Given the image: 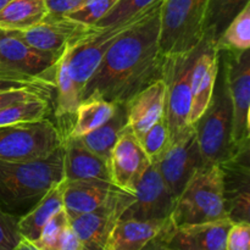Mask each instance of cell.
Returning a JSON list of instances; mask_svg holds the SVG:
<instances>
[{"mask_svg":"<svg viewBox=\"0 0 250 250\" xmlns=\"http://www.w3.org/2000/svg\"><path fill=\"white\" fill-rule=\"evenodd\" d=\"M232 104V143L234 151L249 146L250 51L219 49Z\"/></svg>","mask_w":250,"mask_h":250,"instance_id":"7","label":"cell"},{"mask_svg":"<svg viewBox=\"0 0 250 250\" xmlns=\"http://www.w3.org/2000/svg\"><path fill=\"white\" fill-rule=\"evenodd\" d=\"M61 181L62 146L43 158L0 161V208L20 219Z\"/></svg>","mask_w":250,"mask_h":250,"instance_id":"2","label":"cell"},{"mask_svg":"<svg viewBox=\"0 0 250 250\" xmlns=\"http://www.w3.org/2000/svg\"><path fill=\"white\" fill-rule=\"evenodd\" d=\"M165 82L161 78L141 90L126 104L127 125L137 139L165 115Z\"/></svg>","mask_w":250,"mask_h":250,"instance_id":"20","label":"cell"},{"mask_svg":"<svg viewBox=\"0 0 250 250\" xmlns=\"http://www.w3.org/2000/svg\"><path fill=\"white\" fill-rule=\"evenodd\" d=\"M161 5L163 0H158L110 46L83 87L81 100L100 98L126 105L141 90L164 77L166 58L159 46Z\"/></svg>","mask_w":250,"mask_h":250,"instance_id":"1","label":"cell"},{"mask_svg":"<svg viewBox=\"0 0 250 250\" xmlns=\"http://www.w3.org/2000/svg\"><path fill=\"white\" fill-rule=\"evenodd\" d=\"M249 146L237 150L220 166L225 208L232 222H250Z\"/></svg>","mask_w":250,"mask_h":250,"instance_id":"14","label":"cell"},{"mask_svg":"<svg viewBox=\"0 0 250 250\" xmlns=\"http://www.w3.org/2000/svg\"><path fill=\"white\" fill-rule=\"evenodd\" d=\"M150 160L144 153L138 139L128 126L115 144L109 159V170L112 185L133 195L134 189Z\"/></svg>","mask_w":250,"mask_h":250,"instance_id":"15","label":"cell"},{"mask_svg":"<svg viewBox=\"0 0 250 250\" xmlns=\"http://www.w3.org/2000/svg\"><path fill=\"white\" fill-rule=\"evenodd\" d=\"M155 1L156 0H117L112 9L94 27L95 28H105V27L121 23V22L148 9Z\"/></svg>","mask_w":250,"mask_h":250,"instance_id":"32","label":"cell"},{"mask_svg":"<svg viewBox=\"0 0 250 250\" xmlns=\"http://www.w3.org/2000/svg\"><path fill=\"white\" fill-rule=\"evenodd\" d=\"M48 99L44 98L10 105L0 110V127L43 120L48 114Z\"/></svg>","mask_w":250,"mask_h":250,"instance_id":"30","label":"cell"},{"mask_svg":"<svg viewBox=\"0 0 250 250\" xmlns=\"http://www.w3.org/2000/svg\"><path fill=\"white\" fill-rule=\"evenodd\" d=\"M55 250H81L80 239L71 227L70 222L61 232Z\"/></svg>","mask_w":250,"mask_h":250,"instance_id":"40","label":"cell"},{"mask_svg":"<svg viewBox=\"0 0 250 250\" xmlns=\"http://www.w3.org/2000/svg\"><path fill=\"white\" fill-rule=\"evenodd\" d=\"M141 250H172V249L166 247L165 244H164V242L160 239V237L158 236L154 239H151L150 242H148V243H146Z\"/></svg>","mask_w":250,"mask_h":250,"instance_id":"41","label":"cell"},{"mask_svg":"<svg viewBox=\"0 0 250 250\" xmlns=\"http://www.w3.org/2000/svg\"><path fill=\"white\" fill-rule=\"evenodd\" d=\"M93 29L94 27L78 23L66 17H60L45 19L32 28L17 32L32 48L60 58L66 46L81 41Z\"/></svg>","mask_w":250,"mask_h":250,"instance_id":"17","label":"cell"},{"mask_svg":"<svg viewBox=\"0 0 250 250\" xmlns=\"http://www.w3.org/2000/svg\"><path fill=\"white\" fill-rule=\"evenodd\" d=\"M209 0H163L159 46L165 58L190 53L205 37Z\"/></svg>","mask_w":250,"mask_h":250,"instance_id":"5","label":"cell"},{"mask_svg":"<svg viewBox=\"0 0 250 250\" xmlns=\"http://www.w3.org/2000/svg\"><path fill=\"white\" fill-rule=\"evenodd\" d=\"M67 46L62 55L56 61L55 71H54V85L56 89L55 116L63 121L75 117L76 110L81 103L80 93L68 71Z\"/></svg>","mask_w":250,"mask_h":250,"instance_id":"26","label":"cell"},{"mask_svg":"<svg viewBox=\"0 0 250 250\" xmlns=\"http://www.w3.org/2000/svg\"><path fill=\"white\" fill-rule=\"evenodd\" d=\"M151 6L121 23L115 24V26L105 27V28H95L94 27V29L89 34L67 46L68 71H70L73 83L80 93V98L83 87L88 82L90 76L93 75L95 68L98 67L104 54L117 41V38L129 27L133 26L136 22H138L151 9Z\"/></svg>","mask_w":250,"mask_h":250,"instance_id":"10","label":"cell"},{"mask_svg":"<svg viewBox=\"0 0 250 250\" xmlns=\"http://www.w3.org/2000/svg\"><path fill=\"white\" fill-rule=\"evenodd\" d=\"M225 250H250V222H233L226 237Z\"/></svg>","mask_w":250,"mask_h":250,"instance_id":"36","label":"cell"},{"mask_svg":"<svg viewBox=\"0 0 250 250\" xmlns=\"http://www.w3.org/2000/svg\"><path fill=\"white\" fill-rule=\"evenodd\" d=\"M46 16L45 0H10L0 10V28L26 31L43 22Z\"/></svg>","mask_w":250,"mask_h":250,"instance_id":"24","label":"cell"},{"mask_svg":"<svg viewBox=\"0 0 250 250\" xmlns=\"http://www.w3.org/2000/svg\"><path fill=\"white\" fill-rule=\"evenodd\" d=\"M53 83L44 82V81L32 80H15V78L1 77L0 76V92L15 89H34L49 94V89L53 87Z\"/></svg>","mask_w":250,"mask_h":250,"instance_id":"38","label":"cell"},{"mask_svg":"<svg viewBox=\"0 0 250 250\" xmlns=\"http://www.w3.org/2000/svg\"><path fill=\"white\" fill-rule=\"evenodd\" d=\"M68 222V216L62 208L44 225L38 239L32 244L38 250H55L61 232L67 226Z\"/></svg>","mask_w":250,"mask_h":250,"instance_id":"34","label":"cell"},{"mask_svg":"<svg viewBox=\"0 0 250 250\" xmlns=\"http://www.w3.org/2000/svg\"><path fill=\"white\" fill-rule=\"evenodd\" d=\"M168 220H117L110 233L106 250H141L148 242L163 232L168 224Z\"/></svg>","mask_w":250,"mask_h":250,"instance_id":"22","label":"cell"},{"mask_svg":"<svg viewBox=\"0 0 250 250\" xmlns=\"http://www.w3.org/2000/svg\"><path fill=\"white\" fill-rule=\"evenodd\" d=\"M217 49L243 51L250 49V4L229 22L222 32Z\"/></svg>","mask_w":250,"mask_h":250,"instance_id":"29","label":"cell"},{"mask_svg":"<svg viewBox=\"0 0 250 250\" xmlns=\"http://www.w3.org/2000/svg\"><path fill=\"white\" fill-rule=\"evenodd\" d=\"M192 126L204 166L221 165L236 153L232 143V104L220 56L212 97L204 114Z\"/></svg>","mask_w":250,"mask_h":250,"instance_id":"3","label":"cell"},{"mask_svg":"<svg viewBox=\"0 0 250 250\" xmlns=\"http://www.w3.org/2000/svg\"><path fill=\"white\" fill-rule=\"evenodd\" d=\"M229 219L219 165L203 166L195 171L181 194L176 198L170 216L173 226L207 224Z\"/></svg>","mask_w":250,"mask_h":250,"instance_id":"4","label":"cell"},{"mask_svg":"<svg viewBox=\"0 0 250 250\" xmlns=\"http://www.w3.org/2000/svg\"><path fill=\"white\" fill-rule=\"evenodd\" d=\"M9 1H10V0H0V10H1L2 7H4L5 5H6Z\"/></svg>","mask_w":250,"mask_h":250,"instance_id":"43","label":"cell"},{"mask_svg":"<svg viewBox=\"0 0 250 250\" xmlns=\"http://www.w3.org/2000/svg\"><path fill=\"white\" fill-rule=\"evenodd\" d=\"M158 170L171 194L177 198L198 168L204 166L193 126L180 138L170 143L165 153L156 160Z\"/></svg>","mask_w":250,"mask_h":250,"instance_id":"11","label":"cell"},{"mask_svg":"<svg viewBox=\"0 0 250 250\" xmlns=\"http://www.w3.org/2000/svg\"><path fill=\"white\" fill-rule=\"evenodd\" d=\"M115 109L116 104L100 98H87L81 100L76 110V119L73 120V125L66 136L82 137L89 133L93 129L104 125L114 115Z\"/></svg>","mask_w":250,"mask_h":250,"instance_id":"27","label":"cell"},{"mask_svg":"<svg viewBox=\"0 0 250 250\" xmlns=\"http://www.w3.org/2000/svg\"><path fill=\"white\" fill-rule=\"evenodd\" d=\"M232 224L229 219H222L176 227L168 220L159 237L172 250H225L227 232Z\"/></svg>","mask_w":250,"mask_h":250,"instance_id":"16","label":"cell"},{"mask_svg":"<svg viewBox=\"0 0 250 250\" xmlns=\"http://www.w3.org/2000/svg\"><path fill=\"white\" fill-rule=\"evenodd\" d=\"M176 198L166 187L156 164L150 163L119 220L164 221L170 219Z\"/></svg>","mask_w":250,"mask_h":250,"instance_id":"12","label":"cell"},{"mask_svg":"<svg viewBox=\"0 0 250 250\" xmlns=\"http://www.w3.org/2000/svg\"><path fill=\"white\" fill-rule=\"evenodd\" d=\"M132 197V194L119 190L98 209L68 219L80 239L81 250H106L112 227L128 207Z\"/></svg>","mask_w":250,"mask_h":250,"instance_id":"13","label":"cell"},{"mask_svg":"<svg viewBox=\"0 0 250 250\" xmlns=\"http://www.w3.org/2000/svg\"><path fill=\"white\" fill-rule=\"evenodd\" d=\"M39 98L48 99L49 94L41 92V90L34 89H15L6 90V92H0V110L10 106V105L17 104V103L39 99Z\"/></svg>","mask_w":250,"mask_h":250,"instance_id":"37","label":"cell"},{"mask_svg":"<svg viewBox=\"0 0 250 250\" xmlns=\"http://www.w3.org/2000/svg\"><path fill=\"white\" fill-rule=\"evenodd\" d=\"M248 4L250 0H209L205 15V37L217 45L225 28Z\"/></svg>","mask_w":250,"mask_h":250,"instance_id":"28","label":"cell"},{"mask_svg":"<svg viewBox=\"0 0 250 250\" xmlns=\"http://www.w3.org/2000/svg\"><path fill=\"white\" fill-rule=\"evenodd\" d=\"M116 2L117 0H85L78 9L68 12L63 17L85 26L94 27Z\"/></svg>","mask_w":250,"mask_h":250,"instance_id":"33","label":"cell"},{"mask_svg":"<svg viewBox=\"0 0 250 250\" xmlns=\"http://www.w3.org/2000/svg\"><path fill=\"white\" fill-rule=\"evenodd\" d=\"M85 0H45L48 7L46 19H60L68 12L78 9Z\"/></svg>","mask_w":250,"mask_h":250,"instance_id":"39","label":"cell"},{"mask_svg":"<svg viewBox=\"0 0 250 250\" xmlns=\"http://www.w3.org/2000/svg\"><path fill=\"white\" fill-rule=\"evenodd\" d=\"M14 250H38L31 242L26 241V239L22 238V241L17 244V247Z\"/></svg>","mask_w":250,"mask_h":250,"instance_id":"42","label":"cell"},{"mask_svg":"<svg viewBox=\"0 0 250 250\" xmlns=\"http://www.w3.org/2000/svg\"><path fill=\"white\" fill-rule=\"evenodd\" d=\"M127 126L128 125H127L126 105L117 104L114 115L104 125L78 138L93 153L102 156L109 163L112 149Z\"/></svg>","mask_w":250,"mask_h":250,"instance_id":"25","label":"cell"},{"mask_svg":"<svg viewBox=\"0 0 250 250\" xmlns=\"http://www.w3.org/2000/svg\"><path fill=\"white\" fill-rule=\"evenodd\" d=\"M119 188L106 181L63 180V209L68 219L90 212L104 205Z\"/></svg>","mask_w":250,"mask_h":250,"instance_id":"21","label":"cell"},{"mask_svg":"<svg viewBox=\"0 0 250 250\" xmlns=\"http://www.w3.org/2000/svg\"><path fill=\"white\" fill-rule=\"evenodd\" d=\"M139 144L143 148L144 153L149 158L150 163H155L161 155L165 153L170 146V136H168L167 124H166L165 115L158 120L141 138L138 139Z\"/></svg>","mask_w":250,"mask_h":250,"instance_id":"31","label":"cell"},{"mask_svg":"<svg viewBox=\"0 0 250 250\" xmlns=\"http://www.w3.org/2000/svg\"><path fill=\"white\" fill-rule=\"evenodd\" d=\"M61 146L63 180L111 182L109 163L88 149L78 137H62Z\"/></svg>","mask_w":250,"mask_h":250,"instance_id":"19","label":"cell"},{"mask_svg":"<svg viewBox=\"0 0 250 250\" xmlns=\"http://www.w3.org/2000/svg\"><path fill=\"white\" fill-rule=\"evenodd\" d=\"M59 58L32 48L17 31L0 28V76L15 80L44 81L54 84Z\"/></svg>","mask_w":250,"mask_h":250,"instance_id":"9","label":"cell"},{"mask_svg":"<svg viewBox=\"0 0 250 250\" xmlns=\"http://www.w3.org/2000/svg\"><path fill=\"white\" fill-rule=\"evenodd\" d=\"M219 71V49L208 37L200 43L190 75V107L188 125L192 126L204 114L214 92Z\"/></svg>","mask_w":250,"mask_h":250,"instance_id":"18","label":"cell"},{"mask_svg":"<svg viewBox=\"0 0 250 250\" xmlns=\"http://www.w3.org/2000/svg\"><path fill=\"white\" fill-rule=\"evenodd\" d=\"M61 144L60 129L48 119L0 127V161L43 158Z\"/></svg>","mask_w":250,"mask_h":250,"instance_id":"6","label":"cell"},{"mask_svg":"<svg viewBox=\"0 0 250 250\" xmlns=\"http://www.w3.org/2000/svg\"><path fill=\"white\" fill-rule=\"evenodd\" d=\"M200 44L190 53L165 59L164 82L166 87L165 120L170 143L182 136L189 127L188 115L190 107V75Z\"/></svg>","mask_w":250,"mask_h":250,"instance_id":"8","label":"cell"},{"mask_svg":"<svg viewBox=\"0 0 250 250\" xmlns=\"http://www.w3.org/2000/svg\"><path fill=\"white\" fill-rule=\"evenodd\" d=\"M21 241L19 217L0 208V250H14Z\"/></svg>","mask_w":250,"mask_h":250,"instance_id":"35","label":"cell"},{"mask_svg":"<svg viewBox=\"0 0 250 250\" xmlns=\"http://www.w3.org/2000/svg\"><path fill=\"white\" fill-rule=\"evenodd\" d=\"M63 181L51 187L26 215L19 219V231L23 239L36 242L44 225L63 208Z\"/></svg>","mask_w":250,"mask_h":250,"instance_id":"23","label":"cell"}]
</instances>
